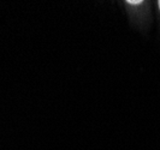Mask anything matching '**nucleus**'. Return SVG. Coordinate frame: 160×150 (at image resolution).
Segmentation results:
<instances>
[{
  "label": "nucleus",
  "mask_w": 160,
  "mask_h": 150,
  "mask_svg": "<svg viewBox=\"0 0 160 150\" xmlns=\"http://www.w3.org/2000/svg\"><path fill=\"white\" fill-rule=\"evenodd\" d=\"M127 2L130 5H138V4H142V0H128Z\"/></svg>",
  "instance_id": "f257e3e1"
},
{
  "label": "nucleus",
  "mask_w": 160,
  "mask_h": 150,
  "mask_svg": "<svg viewBox=\"0 0 160 150\" xmlns=\"http://www.w3.org/2000/svg\"><path fill=\"white\" fill-rule=\"evenodd\" d=\"M158 4H159V8H160V1H159V2H158Z\"/></svg>",
  "instance_id": "f03ea898"
}]
</instances>
